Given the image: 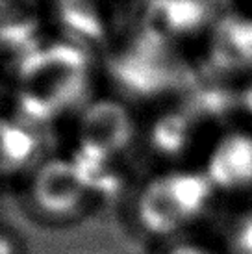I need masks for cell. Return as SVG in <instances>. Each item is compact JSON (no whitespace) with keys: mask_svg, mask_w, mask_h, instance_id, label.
<instances>
[{"mask_svg":"<svg viewBox=\"0 0 252 254\" xmlns=\"http://www.w3.org/2000/svg\"><path fill=\"white\" fill-rule=\"evenodd\" d=\"M95 193L74 167L43 171L30 180L24 191L26 212L47 221V225H69L89 212Z\"/></svg>","mask_w":252,"mask_h":254,"instance_id":"cell-3","label":"cell"},{"mask_svg":"<svg viewBox=\"0 0 252 254\" xmlns=\"http://www.w3.org/2000/svg\"><path fill=\"white\" fill-rule=\"evenodd\" d=\"M196 167L223 208L252 202V127L224 130L204 148Z\"/></svg>","mask_w":252,"mask_h":254,"instance_id":"cell-2","label":"cell"},{"mask_svg":"<svg viewBox=\"0 0 252 254\" xmlns=\"http://www.w3.org/2000/svg\"><path fill=\"white\" fill-rule=\"evenodd\" d=\"M213 236L224 254H252V202L223 208Z\"/></svg>","mask_w":252,"mask_h":254,"instance_id":"cell-4","label":"cell"},{"mask_svg":"<svg viewBox=\"0 0 252 254\" xmlns=\"http://www.w3.org/2000/svg\"><path fill=\"white\" fill-rule=\"evenodd\" d=\"M223 206L196 165L160 167L128 191L126 221L154 247L206 232Z\"/></svg>","mask_w":252,"mask_h":254,"instance_id":"cell-1","label":"cell"},{"mask_svg":"<svg viewBox=\"0 0 252 254\" xmlns=\"http://www.w3.org/2000/svg\"><path fill=\"white\" fill-rule=\"evenodd\" d=\"M0 254H28L22 234L4 221H0Z\"/></svg>","mask_w":252,"mask_h":254,"instance_id":"cell-6","label":"cell"},{"mask_svg":"<svg viewBox=\"0 0 252 254\" xmlns=\"http://www.w3.org/2000/svg\"><path fill=\"white\" fill-rule=\"evenodd\" d=\"M158 251L160 253L156 254H224L213 232H198L186 236V238H178L169 243L158 245Z\"/></svg>","mask_w":252,"mask_h":254,"instance_id":"cell-5","label":"cell"},{"mask_svg":"<svg viewBox=\"0 0 252 254\" xmlns=\"http://www.w3.org/2000/svg\"><path fill=\"white\" fill-rule=\"evenodd\" d=\"M247 110H249V115L252 117V89H251V93H249V97H247Z\"/></svg>","mask_w":252,"mask_h":254,"instance_id":"cell-7","label":"cell"}]
</instances>
